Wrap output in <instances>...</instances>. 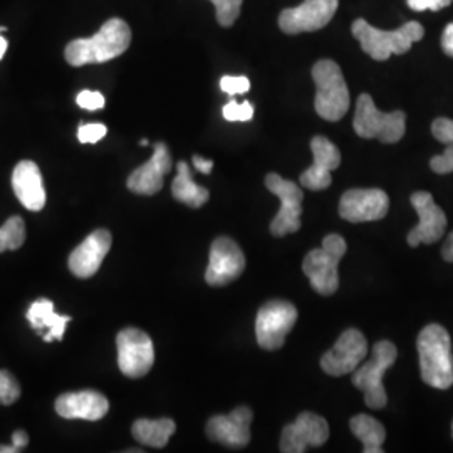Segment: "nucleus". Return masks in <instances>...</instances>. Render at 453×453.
Instances as JSON below:
<instances>
[{
	"label": "nucleus",
	"mask_w": 453,
	"mask_h": 453,
	"mask_svg": "<svg viewBox=\"0 0 453 453\" xmlns=\"http://www.w3.org/2000/svg\"><path fill=\"white\" fill-rule=\"evenodd\" d=\"M194 165L195 168H196L200 173H203V175H209L211 170H213V162H211V160H205V158H202V157H198V155H195L194 157Z\"/></svg>",
	"instance_id": "4c0bfd02"
},
{
	"label": "nucleus",
	"mask_w": 453,
	"mask_h": 453,
	"mask_svg": "<svg viewBox=\"0 0 453 453\" xmlns=\"http://www.w3.org/2000/svg\"><path fill=\"white\" fill-rule=\"evenodd\" d=\"M348 250L346 241L338 234L324 237L319 249L311 250L303 262V271L308 275L312 289L321 296H333L340 288V262Z\"/></svg>",
	"instance_id": "39448f33"
},
{
	"label": "nucleus",
	"mask_w": 453,
	"mask_h": 453,
	"mask_svg": "<svg viewBox=\"0 0 453 453\" xmlns=\"http://www.w3.org/2000/svg\"><path fill=\"white\" fill-rule=\"evenodd\" d=\"M329 438V425L323 417L304 411L294 423L284 426L279 449L282 453H303L309 447H321Z\"/></svg>",
	"instance_id": "4468645a"
},
{
	"label": "nucleus",
	"mask_w": 453,
	"mask_h": 453,
	"mask_svg": "<svg viewBox=\"0 0 453 453\" xmlns=\"http://www.w3.org/2000/svg\"><path fill=\"white\" fill-rule=\"evenodd\" d=\"M432 133L440 143L453 145V119L449 118H437L432 123Z\"/></svg>",
	"instance_id": "72a5a7b5"
},
{
	"label": "nucleus",
	"mask_w": 453,
	"mask_h": 453,
	"mask_svg": "<svg viewBox=\"0 0 453 453\" xmlns=\"http://www.w3.org/2000/svg\"><path fill=\"white\" fill-rule=\"evenodd\" d=\"M338 7L340 0H304L301 5L280 12L279 27L291 35L319 31L333 20Z\"/></svg>",
	"instance_id": "9b49d317"
},
{
	"label": "nucleus",
	"mask_w": 453,
	"mask_h": 453,
	"mask_svg": "<svg viewBox=\"0 0 453 453\" xmlns=\"http://www.w3.org/2000/svg\"><path fill=\"white\" fill-rule=\"evenodd\" d=\"M441 256L447 262H453V232L447 237V241L441 247Z\"/></svg>",
	"instance_id": "ea45409f"
},
{
	"label": "nucleus",
	"mask_w": 453,
	"mask_h": 453,
	"mask_svg": "<svg viewBox=\"0 0 453 453\" xmlns=\"http://www.w3.org/2000/svg\"><path fill=\"white\" fill-rule=\"evenodd\" d=\"M265 187L271 194L280 198V209L271 224V234L274 237H284L297 232L301 228L303 215V190L297 187V183L282 179L277 173H269L265 177Z\"/></svg>",
	"instance_id": "9d476101"
},
{
	"label": "nucleus",
	"mask_w": 453,
	"mask_h": 453,
	"mask_svg": "<svg viewBox=\"0 0 453 453\" xmlns=\"http://www.w3.org/2000/svg\"><path fill=\"white\" fill-rule=\"evenodd\" d=\"M175 430H177V425L172 418H160V420L140 418L131 426V434L136 441L155 449L166 447L168 440L175 434Z\"/></svg>",
	"instance_id": "393cba45"
},
{
	"label": "nucleus",
	"mask_w": 453,
	"mask_h": 453,
	"mask_svg": "<svg viewBox=\"0 0 453 453\" xmlns=\"http://www.w3.org/2000/svg\"><path fill=\"white\" fill-rule=\"evenodd\" d=\"M311 151L314 155V162L299 177V181L308 190L321 192L331 187V172L338 170L341 165L340 148L326 136H314L311 140Z\"/></svg>",
	"instance_id": "a211bd4d"
},
{
	"label": "nucleus",
	"mask_w": 453,
	"mask_h": 453,
	"mask_svg": "<svg viewBox=\"0 0 453 453\" xmlns=\"http://www.w3.org/2000/svg\"><path fill=\"white\" fill-rule=\"evenodd\" d=\"M396 357L398 349L391 341H378L372 346V359L353 372V385L363 391L365 403L372 410H381L388 403L383 376L395 365Z\"/></svg>",
	"instance_id": "423d86ee"
},
{
	"label": "nucleus",
	"mask_w": 453,
	"mask_h": 453,
	"mask_svg": "<svg viewBox=\"0 0 453 453\" xmlns=\"http://www.w3.org/2000/svg\"><path fill=\"white\" fill-rule=\"evenodd\" d=\"M430 168L438 175L453 173V145H447L441 155H437L430 160Z\"/></svg>",
	"instance_id": "473e14b6"
},
{
	"label": "nucleus",
	"mask_w": 453,
	"mask_h": 453,
	"mask_svg": "<svg viewBox=\"0 0 453 453\" xmlns=\"http://www.w3.org/2000/svg\"><path fill=\"white\" fill-rule=\"evenodd\" d=\"M222 114L226 121L237 123V121H250L254 118V106L250 101L237 103L234 97L226 103L222 110Z\"/></svg>",
	"instance_id": "c85d7f7f"
},
{
	"label": "nucleus",
	"mask_w": 453,
	"mask_h": 453,
	"mask_svg": "<svg viewBox=\"0 0 453 453\" xmlns=\"http://www.w3.org/2000/svg\"><path fill=\"white\" fill-rule=\"evenodd\" d=\"M111 234L104 228L95 230L80 243L69 256V271L80 279H89L96 274L111 249Z\"/></svg>",
	"instance_id": "412c9836"
},
{
	"label": "nucleus",
	"mask_w": 453,
	"mask_h": 453,
	"mask_svg": "<svg viewBox=\"0 0 453 453\" xmlns=\"http://www.w3.org/2000/svg\"><path fill=\"white\" fill-rule=\"evenodd\" d=\"M245 269V256L235 241L219 237L211 242L205 280L209 286L220 288L241 277Z\"/></svg>",
	"instance_id": "2eb2a0df"
},
{
	"label": "nucleus",
	"mask_w": 453,
	"mask_h": 453,
	"mask_svg": "<svg viewBox=\"0 0 453 453\" xmlns=\"http://www.w3.org/2000/svg\"><path fill=\"white\" fill-rule=\"evenodd\" d=\"M131 44L130 26L113 17L103 24L93 37L74 39L65 50V61L74 67L86 65H101L119 58Z\"/></svg>",
	"instance_id": "f257e3e1"
},
{
	"label": "nucleus",
	"mask_w": 453,
	"mask_h": 453,
	"mask_svg": "<svg viewBox=\"0 0 453 453\" xmlns=\"http://www.w3.org/2000/svg\"><path fill=\"white\" fill-rule=\"evenodd\" d=\"M361 49L370 54L374 61H387L393 54H405L415 42L425 35L420 22L410 20L396 31H381L372 27L365 19H357L351 26Z\"/></svg>",
	"instance_id": "7ed1b4c3"
},
{
	"label": "nucleus",
	"mask_w": 453,
	"mask_h": 453,
	"mask_svg": "<svg viewBox=\"0 0 453 453\" xmlns=\"http://www.w3.org/2000/svg\"><path fill=\"white\" fill-rule=\"evenodd\" d=\"M408 7L411 11H417V12H423V11H441L445 7H449L452 4V0H406Z\"/></svg>",
	"instance_id": "c9c22d12"
},
{
	"label": "nucleus",
	"mask_w": 453,
	"mask_h": 453,
	"mask_svg": "<svg viewBox=\"0 0 453 453\" xmlns=\"http://www.w3.org/2000/svg\"><path fill=\"white\" fill-rule=\"evenodd\" d=\"M452 430H453V426H452Z\"/></svg>",
	"instance_id": "c03bdc74"
},
{
	"label": "nucleus",
	"mask_w": 453,
	"mask_h": 453,
	"mask_svg": "<svg viewBox=\"0 0 453 453\" xmlns=\"http://www.w3.org/2000/svg\"><path fill=\"white\" fill-rule=\"evenodd\" d=\"M118 366L128 378L138 380L146 376L155 363L153 341L145 331L127 327L116 336Z\"/></svg>",
	"instance_id": "1a4fd4ad"
},
{
	"label": "nucleus",
	"mask_w": 453,
	"mask_h": 453,
	"mask_svg": "<svg viewBox=\"0 0 453 453\" xmlns=\"http://www.w3.org/2000/svg\"><path fill=\"white\" fill-rule=\"evenodd\" d=\"M12 188L19 202L31 211H39L46 205V190L39 166L31 160L17 163L12 173Z\"/></svg>",
	"instance_id": "4be33fe9"
},
{
	"label": "nucleus",
	"mask_w": 453,
	"mask_h": 453,
	"mask_svg": "<svg viewBox=\"0 0 453 453\" xmlns=\"http://www.w3.org/2000/svg\"><path fill=\"white\" fill-rule=\"evenodd\" d=\"M368 355V341L357 329H346L321 357V368L329 376H344L355 372Z\"/></svg>",
	"instance_id": "f8f14e48"
},
{
	"label": "nucleus",
	"mask_w": 453,
	"mask_h": 453,
	"mask_svg": "<svg viewBox=\"0 0 453 453\" xmlns=\"http://www.w3.org/2000/svg\"><path fill=\"white\" fill-rule=\"evenodd\" d=\"M349 428L355 434V437L361 440L363 452H383L381 445L387 438V430L376 418H372L370 415H357L349 420Z\"/></svg>",
	"instance_id": "a878e982"
},
{
	"label": "nucleus",
	"mask_w": 453,
	"mask_h": 453,
	"mask_svg": "<svg viewBox=\"0 0 453 453\" xmlns=\"http://www.w3.org/2000/svg\"><path fill=\"white\" fill-rule=\"evenodd\" d=\"M220 89L228 96H237L250 89V81L245 76H224L220 80Z\"/></svg>",
	"instance_id": "7c9ffc66"
},
{
	"label": "nucleus",
	"mask_w": 453,
	"mask_h": 453,
	"mask_svg": "<svg viewBox=\"0 0 453 453\" xmlns=\"http://www.w3.org/2000/svg\"><path fill=\"white\" fill-rule=\"evenodd\" d=\"M7 39H4L2 35H0V61H2V58H4V54H5V50H7Z\"/></svg>",
	"instance_id": "79ce46f5"
},
{
	"label": "nucleus",
	"mask_w": 453,
	"mask_h": 453,
	"mask_svg": "<svg viewBox=\"0 0 453 453\" xmlns=\"http://www.w3.org/2000/svg\"><path fill=\"white\" fill-rule=\"evenodd\" d=\"M441 49H443V52L449 58H453V22H450L443 29V34H441Z\"/></svg>",
	"instance_id": "e433bc0d"
},
{
	"label": "nucleus",
	"mask_w": 453,
	"mask_h": 453,
	"mask_svg": "<svg viewBox=\"0 0 453 453\" xmlns=\"http://www.w3.org/2000/svg\"><path fill=\"white\" fill-rule=\"evenodd\" d=\"M420 357L421 380L437 389L453 385L452 340L449 331L440 324H428L417 340Z\"/></svg>",
	"instance_id": "f03ea898"
},
{
	"label": "nucleus",
	"mask_w": 453,
	"mask_h": 453,
	"mask_svg": "<svg viewBox=\"0 0 453 453\" xmlns=\"http://www.w3.org/2000/svg\"><path fill=\"white\" fill-rule=\"evenodd\" d=\"M172 195L177 202H181L192 209L203 207L211 198L207 188L198 187L195 183L190 166L187 165V162L177 163V177L172 183Z\"/></svg>",
	"instance_id": "b1692460"
},
{
	"label": "nucleus",
	"mask_w": 453,
	"mask_h": 453,
	"mask_svg": "<svg viewBox=\"0 0 453 453\" xmlns=\"http://www.w3.org/2000/svg\"><path fill=\"white\" fill-rule=\"evenodd\" d=\"M26 316L34 329L42 334L46 342H50L52 340H63L65 324L71 321L69 316L58 314L54 311V303L49 299H39L33 303Z\"/></svg>",
	"instance_id": "5701e85b"
},
{
	"label": "nucleus",
	"mask_w": 453,
	"mask_h": 453,
	"mask_svg": "<svg viewBox=\"0 0 453 453\" xmlns=\"http://www.w3.org/2000/svg\"><path fill=\"white\" fill-rule=\"evenodd\" d=\"M27 443H29V437H27V434H26V432L17 430V432L12 434V445H16L17 449H19L20 452L27 447Z\"/></svg>",
	"instance_id": "58836bf2"
},
{
	"label": "nucleus",
	"mask_w": 453,
	"mask_h": 453,
	"mask_svg": "<svg viewBox=\"0 0 453 453\" xmlns=\"http://www.w3.org/2000/svg\"><path fill=\"white\" fill-rule=\"evenodd\" d=\"M108 133V128L103 123H88L81 125L78 130V138L81 143H97Z\"/></svg>",
	"instance_id": "2f4dec72"
},
{
	"label": "nucleus",
	"mask_w": 453,
	"mask_h": 453,
	"mask_svg": "<svg viewBox=\"0 0 453 453\" xmlns=\"http://www.w3.org/2000/svg\"><path fill=\"white\" fill-rule=\"evenodd\" d=\"M413 209L418 213V226L410 230L408 245L418 247L420 243H435L443 237L447 228V215L435 203L428 192H415L410 198Z\"/></svg>",
	"instance_id": "dca6fc26"
},
{
	"label": "nucleus",
	"mask_w": 453,
	"mask_h": 453,
	"mask_svg": "<svg viewBox=\"0 0 453 453\" xmlns=\"http://www.w3.org/2000/svg\"><path fill=\"white\" fill-rule=\"evenodd\" d=\"M20 396V387L16 378L7 372L0 370V405H12Z\"/></svg>",
	"instance_id": "c756f323"
},
{
	"label": "nucleus",
	"mask_w": 453,
	"mask_h": 453,
	"mask_svg": "<svg viewBox=\"0 0 453 453\" xmlns=\"http://www.w3.org/2000/svg\"><path fill=\"white\" fill-rule=\"evenodd\" d=\"M140 145L148 146L150 145V142H148V140H142V142H140Z\"/></svg>",
	"instance_id": "37998d69"
},
{
	"label": "nucleus",
	"mask_w": 453,
	"mask_h": 453,
	"mask_svg": "<svg viewBox=\"0 0 453 453\" xmlns=\"http://www.w3.org/2000/svg\"><path fill=\"white\" fill-rule=\"evenodd\" d=\"M311 74L316 84V113L326 121H340L349 110V89L340 65L321 59L312 65Z\"/></svg>",
	"instance_id": "20e7f679"
},
{
	"label": "nucleus",
	"mask_w": 453,
	"mask_h": 453,
	"mask_svg": "<svg viewBox=\"0 0 453 453\" xmlns=\"http://www.w3.org/2000/svg\"><path fill=\"white\" fill-rule=\"evenodd\" d=\"M297 321V309L288 301H269L256 318V336L260 348L275 351L284 346L288 334Z\"/></svg>",
	"instance_id": "6e6552de"
},
{
	"label": "nucleus",
	"mask_w": 453,
	"mask_h": 453,
	"mask_svg": "<svg viewBox=\"0 0 453 453\" xmlns=\"http://www.w3.org/2000/svg\"><path fill=\"white\" fill-rule=\"evenodd\" d=\"M388 211V195L381 188H353L341 196V219L353 224L381 220Z\"/></svg>",
	"instance_id": "ddd939ff"
},
{
	"label": "nucleus",
	"mask_w": 453,
	"mask_h": 453,
	"mask_svg": "<svg viewBox=\"0 0 453 453\" xmlns=\"http://www.w3.org/2000/svg\"><path fill=\"white\" fill-rule=\"evenodd\" d=\"M254 413L249 406H239L228 415L211 417L207 423V437L226 449H243L250 441V423Z\"/></svg>",
	"instance_id": "f3484780"
},
{
	"label": "nucleus",
	"mask_w": 453,
	"mask_h": 453,
	"mask_svg": "<svg viewBox=\"0 0 453 453\" xmlns=\"http://www.w3.org/2000/svg\"><path fill=\"white\" fill-rule=\"evenodd\" d=\"M26 242V224L20 217H11L0 226V254L5 250H17Z\"/></svg>",
	"instance_id": "bb28decb"
},
{
	"label": "nucleus",
	"mask_w": 453,
	"mask_h": 453,
	"mask_svg": "<svg viewBox=\"0 0 453 453\" xmlns=\"http://www.w3.org/2000/svg\"><path fill=\"white\" fill-rule=\"evenodd\" d=\"M76 101H78V104L81 106L82 110H88V111H97V110L104 108V104H106V99L101 93L89 91V89L81 91L76 97Z\"/></svg>",
	"instance_id": "f704fd0d"
},
{
	"label": "nucleus",
	"mask_w": 453,
	"mask_h": 453,
	"mask_svg": "<svg viewBox=\"0 0 453 453\" xmlns=\"http://www.w3.org/2000/svg\"><path fill=\"white\" fill-rule=\"evenodd\" d=\"M353 127L357 136L365 140H378L391 145L398 143L405 136L406 114L403 111H380L372 97L365 93L357 97Z\"/></svg>",
	"instance_id": "0eeeda50"
},
{
	"label": "nucleus",
	"mask_w": 453,
	"mask_h": 453,
	"mask_svg": "<svg viewBox=\"0 0 453 453\" xmlns=\"http://www.w3.org/2000/svg\"><path fill=\"white\" fill-rule=\"evenodd\" d=\"M215 5V17L222 27H232L241 16L243 0H211Z\"/></svg>",
	"instance_id": "cd10ccee"
},
{
	"label": "nucleus",
	"mask_w": 453,
	"mask_h": 453,
	"mask_svg": "<svg viewBox=\"0 0 453 453\" xmlns=\"http://www.w3.org/2000/svg\"><path fill=\"white\" fill-rule=\"evenodd\" d=\"M172 166H173V160L168 146L163 142H158L153 145L151 158L131 173L127 185L133 194H158L163 188L165 177L172 172Z\"/></svg>",
	"instance_id": "6ab92c4d"
},
{
	"label": "nucleus",
	"mask_w": 453,
	"mask_h": 453,
	"mask_svg": "<svg viewBox=\"0 0 453 453\" xmlns=\"http://www.w3.org/2000/svg\"><path fill=\"white\" fill-rule=\"evenodd\" d=\"M56 411L65 420L97 421L110 411V402L99 391L82 389L61 395L56 400Z\"/></svg>",
	"instance_id": "aec40b11"
},
{
	"label": "nucleus",
	"mask_w": 453,
	"mask_h": 453,
	"mask_svg": "<svg viewBox=\"0 0 453 453\" xmlns=\"http://www.w3.org/2000/svg\"><path fill=\"white\" fill-rule=\"evenodd\" d=\"M20 452L16 445H0V453H17Z\"/></svg>",
	"instance_id": "a19ab883"
}]
</instances>
